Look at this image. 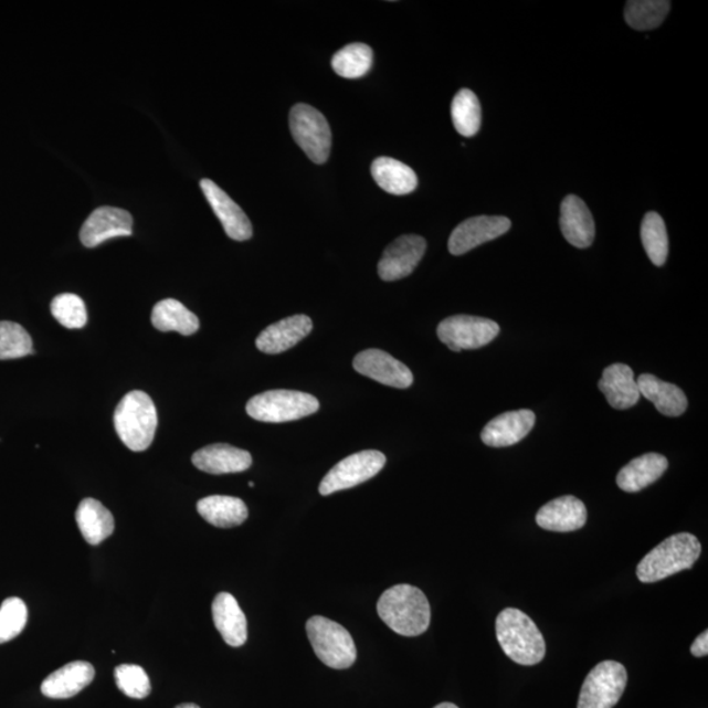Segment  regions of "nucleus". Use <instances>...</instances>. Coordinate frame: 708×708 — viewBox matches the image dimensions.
Masks as SVG:
<instances>
[{
	"mask_svg": "<svg viewBox=\"0 0 708 708\" xmlns=\"http://www.w3.org/2000/svg\"><path fill=\"white\" fill-rule=\"evenodd\" d=\"M52 314L59 324L68 329H80L87 325V308L80 296L72 293L60 294L52 303Z\"/></svg>",
	"mask_w": 708,
	"mask_h": 708,
	"instance_id": "35",
	"label": "nucleus"
},
{
	"mask_svg": "<svg viewBox=\"0 0 708 708\" xmlns=\"http://www.w3.org/2000/svg\"><path fill=\"white\" fill-rule=\"evenodd\" d=\"M536 425L535 412L518 410L490 420L482 432V441L490 447H508L520 443Z\"/></svg>",
	"mask_w": 708,
	"mask_h": 708,
	"instance_id": "16",
	"label": "nucleus"
},
{
	"mask_svg": "<svg viewBox=\"0 0 708 708\" xmlns=\"http://www.w3.org/2000/svg\"><path fill=\"white\" fill-rule=\"evenodd\" d=\"M585 504L574 496H562L547 503L538 510L536 521L539 528L557 532L577 531L587 524Z\"/></svg>",
	"mask_w": 708,
	"mask_h": 708,
	"instance_id": "18",
	"label": "nucleus"
},
{
	"mask_svg": "<svg viewBox=\"0 0 708 708\" xmlns=\"http://www.w3.org/2000/svg\"><path fill=\"white\" fill-rule=\"evenodd\" d=\"M702 552L699 539L690 532H678L665 539L641 560L636 577L644 584L657 583L673 574L691 570Z\"/></svg>",
	"mask_w": 708,
	"mask_h": 708,
	"instance_id": "3",
	"label": "nucleus"
},
{
	"mask_svg": "<svg viewBox=\"0 0 708 708\" xmlns=\"http://www.w3.org/2000/svg\"><path fill=\"white\" fill-rule=\"evenodd\" d=\"M203 194H205L210 207L214 210L216 216L222 223L224 233L231 240L237 242L249 241L254 234L252 224L240 205L230 196L222 191L214 181L202 179L200 182Z\"/></svg>",
	"mask_w": 708,
	"mask_h": 708,
	"instance_id": "15",
	"label": "nucleus"
},
{
	"mask_svg": "<svg viewBox=\"0 0 708 708\" xmlns=\"http://www.w3.org/2000/svg\"><path fill=\"white\" fill-rule=\"evenodd\" d=\"M668 468V459L662 454L648 453L630 462L616 475V485L625 493H641L657 479H661Z\"/></svg>",
	"mask_w": 708,
	"mask_h": 708,
	"instance_id": "24",
	"label": "nucleus"
},
{
	"mask_svg": "<svg viewBox=\"0 0 708 708\" xmlns=\"http://www.w3.org/2000/svg\"><path fill=\"white\" fill-rule=\"evenodd\" d=\"M496 637L504 654L520 665H537L546 656L545 637L529 615L508 607L497 616Z\"/></svg>",
	"mask_w": 708,
	"mask_h": 708,
	"instance_id": "2",
	"label": "nucleus"
},
{
	"mask_svg": "<svg viewBox=\"0 0 708 708\" xmlns=\"http://www.w3.org/2000/svg\"><path fill=\"white\" fill-rule=\"evenodd\" d=\"M118 437L131 452H145L156 436L158 413L152 399L144 391H131L115 411Z\"/></svg>",
	"mask_w": 708,
	"mask_h": 708,
	"instance_id": "4",
	"label": "nucleus"
},
{
	"mask_svg": "<svg viewBox=\"0 0 708 708\" xmlns=\"http://www.w3.org/2000/svg\"><path fill=\"white\" fill-rule=\"evenodd\" d=\"M426 242L419 235H403L383 251L378 275L383 282H397L410 276L425 254Z\"/></svg>",
	"mask_w": 708,
	"mask_h": 708,
	"instance_id": "11",
	"label": "nucleus"
},
{
	"mask_svg": "<svg viewBox=\"0 0 708 708\" xmlns=\"http://www.w3.org/2000/svg\"><path fill=\"white\" fill-rule=\"evenodd\" d=\"M175 708H201V707L198 706V705H194V704H182V705H179V706H177Z\"/></svg>",
	"mask_w": 708,
	"mask_h": 708,
	"instance_id": "39",
	"label": "nucleus"
},
{
	"mask_svg": "<svg viewBox=\"0 0 708 708\" xmlns=\"http://www.w3.org/2000/svg\"><path fill=\"white\" fill-rule=\"evenodd\" d=\"M691 655L696 657H706L708 655V631H704L696 642L691 644Z\"/></svg>",
	"mask_w": 708,
	"mask_h": 708,
	"instance_id": "38",
	"label": "nucleus"
},
{
	"mask_svg": "<svg viewBox=\"0 0 708 708\" xmlns=\"http://www.w3.org/2000/svg\"><path fill=\"white\" fill-rule=\"evenodd\" d=\"M510 226L511 222L507 216H473L454 229L448 240V251L455 256L464 255L478 245L508 233Z\"/></svg>",
	"mask_w": 708,
	"mask_h": 708,
	"instance_id": "12",
	"label": "nucleus"
},
{
	"mask_svg": "<svg viewBox=\"0 0 708 708\" xmlns=\"http://www.w3.org/2000/svg\"><path fill=\"white\" fill-rule=\"evenodd\" d=\"M377 184L390 194H410L418 188V177L411 167L397 159L381 157L371 165Z\"/></svg>",
	"mask_w": 708,
	"mask_h": 708,
	"instance_id": "28",
	"label": "nucleus"
},
{
	"mask_svg": "<svg viewBox=\"0 0 708 708\" xmlns=\"http://www.w3.org/2000/svg\"><path fill=\"white\" fill-rule=\"evenodd\" d=\"M28 622V609L23 600L10 598L0 606V644L15 640Z\"/></svg>",
	"mask_w": 708,
	"mask_h": 708,
	"instance_id": "36",
	"label": "nucleus"
},
{
	"mask_svg": "<svg viewBox=\"0 0 708 708\" xmlns=\"http://www.w3.org/2000/svg\"><path fill=\"white\" fill-rule=\"evenodd\" d=\"M133 234V216L120 208L102 207L96 209L84 222L81 241L86 247L94 249L114 237Z\"/></svg>",
	"mask_w": 708,
	"mask_h": 708,
	"instance_id": "14",
	"label": "nucleus"
},
{
	"mask_svg": "<svg viewBox=\"0 0 708 708\" xmlns=\"http://www.w3.org/2000/svg\"><path fill=\"white\" fill-rule=\"evenodd\" d=\"M670 2L667 0H631L625 9V19L636 31L655 30L667 18Z\"/></svg>",
	"mask_w": 708,
	"mask_h": 708,
	"instance_id": "32",
	"label": "nucleus"
},
{
	"mask_svg": "<svg viewBox=\"0 0 708 708\" xmlns=\"http://www.w3.org/2000/svg\"><path fill=\"white\" fill-rule=\"evenodd\" d=\"M245 410L257 422L286 423L314 415L319 410V402L306 392L271 390L252 398Z\"/></svg>",
	"mask_w": 708,
	"mask_h": 708,
	"instance_id": "6",
	"label": "nucleus"
},
{
	"mask_svg": "<svg viewBox=\"0 0 708 708\" xmlns=\"http://www.w3.org/2000/svg\"><path fill=\"white\" fill-rule=\"evenodd\" d=\"M636 383L641 397L654 403L656 410L664 416L678 418L688 409V398L676 384L658 380L652 374H642Z\"/></svg>",
	"mask_w": 708,
	"mask_h": 708,
	"instance_id": "25",
	"label": "nucleus"
},
{
	"mask_svg": "<svg viewBox=\"0 0 708 708\" xmlns=\"http://www.w3.org/2000/svg\"><path fill=\"white\" fill-rule=\"evenodd\" d=\"M33 353V341L24 327L0 321V360H15Z\"/></svg>",
	"mask_w": 708,
	"mask_h": 708,
	"instance_id": "34",
	"label": "nucleus"
},
{
	"mask_svg": "<svg viewBox=\"0 0 708 708\" xmlns=\"http://www.w3.org/2000/svg\"><path fill=\"white\" fill-rule=\"evenodd\" d=\"M95 668L87 662H73L52 673L41 685V693L52 699L75 697L94 681Z\"/></svg>",
	"mask_w": 708,
	"mask_h": 708,
	"instance_id": "22",
	"label": "nucleus"
},
{
	"mask_svg": "<svg viewBox=\"0 0 708 708\" xmlns=\"http://www.w3.org/2000/svg\"><path fill=\"white\" fill-rule=\"evenodd\" d=\"M641 234L649 261L656 266H663L667 262L669 240L662 215L655 212L647 213L642 222Z\"/></svg>",
	"mask_w": 708,
	"mask_h": 708,
	"instance_id": "33",
	"label": "nucleus"
},
{
	"mask_svg": "<svg viewBox=\"0 0 708 708\" xmlns=\"http://www.w3.org/2000/svg\"><path fill=\"white\" fill-rule=\"evenodd\" d=\"M385 465L384 454L378 451H363L349 455L329 469L321 480V496L332 495L362 485L381 472Z\"/></svg>",
	"mask_w": 708,
	"mask_h": 708,
	"instance_id": "10",
	"label": "nucleus"
},
{
	"mask_svg": "<svg viewBox=\"0 0 708 708\" xmlns=\"http://www.w3.org/2000/svg\"><path fill=\"white\" fill-rule=\"evenodd\" d=\"M192 462L203 473L222 475L245 472L252 465V457L242 448L228 444H214L196 452Z\"/></svg>",
	"mask_w": 708,
	"mask_h": 708,
	"instance_id": "20",
	"label": "nucleus"
},
{
	"mask_svg": "<svg viewBox=\"0 0 708 708\" xmlns=\"http://www.w3.org/2000/svg\"><path fill=\"white\" fill-rule=\"evenodd\" d=\"M152 326L162 332H179L191 336L199 331L200 320L192 311L177 299L160 300L152 308Z\"/></svg>",
	"mask_w": 708,
	"mask_h": 708,
	"instance_id": "29",
	"label": "nucleus"
},
{
	"mask_svg": "<svg viewBox=\"0 0 708 708\" xmlns=\"http://www.w3.org/2000/svg\"><path fill=\"white\" fill-rule=\"evenodd\" d=\"M334 72L346 80H359L370 72L373 66V51L360 42L347 45L332 59Z\"/></svg>",
	"mask_w": 708,
	"mask_h": 708,
	"instance_id": "30",
	"label": "nucleus"
},
{
	"mask_svg": "<svg viewBox=\"0 0 708 708\" xmlns=\"http://www.w3.org/2000/svg\"><path fill=\"white\" fill-rule=\"evenodd\" d=\"M313 327L306 315H293L265 328L256 339V347L266 355L284 353L310 335Z\"/></svg>",
	"mask_w": 708,
	"mask_h": 708,
	"instance_id": "17",
	"label": "nucleus"
},
{
	"mask_svg": "<svg viewBox=\"0 0 708 708\" xmlns=\"http://www.w3.org/2000/svg\"><path fill=\"white\" fill-rule=\"evenodd\" d=\"M434 708H459V707H458V706H455V705H453V704H447V702H446V704L437 705V706H436V707H434Z\"/></svg>",
	"mask_w": 708,
	"mask_h": 708,
	"instance_id": "40",
	"label": "nucleus"
},
{
	"mask_svg": "<svg viewBox=\"0 0 708 708\" xmlns=\"http://www.w3.org/2000/svg\"><path fill=\"white\" fill-rule=\"evenodd\" d=\"M560 229L566 241L578 249L591 247L595 226L591 210L578 196H567L560 207Z\"/></svg>",
	"mask_w": 708,
	"mask_h": 708,
	"instance_id": "19",
	"label": "nucleus"
},
{
	"mask_svg": "<svg viewBox=\"0 0 708 708\" xmlns=\"http://www.w3.org/2000/svg\"><path fill=\"white\" fill-rule=\"evenodd\" d=\"M380 619L394 633L402 636H419L431 625V605L419 588L409 584L391 587L378 600Z\"/></svg>",
	"mask_w": 708,
	"mask_h": 708,
	"instance_id": "1",
	"label": "nucleus"
},
{
	"mask_svg": "<svg viewBox=\"0 0 708 708\" xmlns=\"http://www.w3.org/2000/svg\"><path fill=\"white\" fill-rule=\"evenodd\" d=\"M452 120L461 136L473 137L482 125V108L478 97L467 88L461 89L452 103Z\"/></svg>",
	"mask_w": 708,
	"mask_h": 708,
	"instance_id": "31",
	"label": "nucleus"
},
{
	"mask_svg": "<svg viewBox=\"0 0 708 708\" xmlns=\"http://www.w3.org/2000/svg\"><path fill=\"white\" fill-rule=\"evenodd\" d=\"M212 613L214 625L229 646L242 647L247 642V619L233 594H216Z\"/></svg>",
	"mask_w": 708,
	"mask_h": 708,
	"instance_id": "23",
	"label": "nucleus"
},
{
	"mask_svg": "<svg viewBox=\"0 0 708 708\" xmlns=\"http://www.w3.org/2000/svg\"><path fill=\"white\" fill-rule=\"evenodd\" d=\"M499 332L496 321L472 315H454L437 327L438 339L453 352L486 347Z\"/></svg>",
	"mask_w": 708,
	"mask_h": 708,
	"instance_id": "9",
	"label": "nucleus"
},
{
	"mask_svg": "<svg viewBox=\"0 0 708 708\" xmlns=\"http://www.w3.org/2000/svg\"><path fill=\"white\" fill-rule=\"evenodd\" d=\"M626 686V668L621 663L602 662L587 676L578 708H613L620 702Z\"/></svg>",
	"mask_w": 708,
	"mask_h": 708,
	"instance_id": "8",
	"label": "nucleus"
},
{
	"mask_svg": "<svg viewBox=\"0 0 708 708\" xmlns=\"http://www.w3.org/2000/svg\"><path fill=\"white\" fill-rule=\"evenodd\" d=\"M308 641L319 661L334 669H348L357 658L352 635L338 622L315 615L306 623Z\"/></svg>",
	"mask_w": 708,
	"mask_h": 708,
	"instance_id": "5",
	"label": "nucleus"
},
{
	"mask_svg": "<svg viewBox=\"0 0 708 708\" xmlns=\"http://www.w3.org/2000/svg\"><path fill=\"white\" fill-rule=\"evenodd\" d=\"M115 678L118 689L130 698L144 699L151 693L150 678L138 665H120L115 670Z\"/></svg>",
	"mask_w": 708,
	"mask_h": 708,
	"instance_id": "37",
	"label": "nucleus"
},
{
	"mask_svg": "<svg viewBox=\"0 0 708 708\" xmlns=\"http://www.w3.org/2000/svg\"><path fill=\"white\" fill-rule=\"evenodd\" d=\"M599 389L604 392L609 404L620 411L631 409L641 399L634 371L625 363L610 364L602 373Z\"/></svg>",
	"mask_w": 708,
	"mask_h": 708,
	"instance_id": "21",
	"label": "nucleus"
},
{
	"mask_svg": "<svg viewBox=\"0 0 708 708\" xmlns=\"http://www.w3.org/2000/svg\"><path fill=\"white\" fill-rule=\"evenodd\" d=\"M198 511L203 520L215 528L240 527L249 517L244 501L231 496H209L198 503Z\"/></svg>",
	"mask_w": 708,
	"mask_h": 708,
	"instance_id": "26",
	"label": "nucleus"
},
{
	"mask_svg": "<svg viewBox=\"0 0 708 708\" xmlns=\"http://www.w3.org/2000/svg\"><path fill=\"white\" fill-rule=\"evenodd\" d=\"M290 131L297 145L314 163L327 162L332 146L331 128L318 109L307 104H297L290 110Z\"/></svg>",
	"mask_w": 708,
	"mask_h": 708,
	"instance_id": "7",
	"label": "nucleus"
},
{
	"mask_svg": "<svg viewBox=\"0 0 708 708\" xmlns=\"http://www.w3.org/2000/svg\"><path fill=\"white\" fill-rule=\"evenodd\" d=\"M355 370L390 388L409 389L413 383L410 368L380 349H368L357 355L353 360Z\"/></svg>",
	"mask_w": 708,
	"mask_h": 708,
	"instance_id": "13",
	"label": "nucleus"
},
{
	"mask_svg": "<svg viewBox=\"0 0 708 708\" xmlns=\"http://www.w3.org/2000/svg\"><path fill=\"white\" fill-rule=\"evenodd\" d=\"M76 524L86 542L101 545L114 535L115 518L110 511L95 499H84L76 509Z\"/></svg>",
	"mask_w": 708,
	"mask_h": 708,
	"instance_id": "27",
	"label": "nucleus"
}]
</instances>
